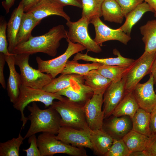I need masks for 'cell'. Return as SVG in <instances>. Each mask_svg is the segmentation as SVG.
Here are the masks:
<instances>
[{
    "label": "cell",
    "mask_w": 156,
    "mask_h": 156,
    "mask_svg": "<svg viewBox=\"0 0 156 156\" xmlns=\"http://www.w3.org/2000/svg\"><path fill=\"white\" fill-rule=\"evenodd\" d=\"M25 139L20 132L16 138L0 143V156H18L21 145Z\"/></svg>",
    "instance_id": "33"
},
{
    "label": "cell",
    "mask_w": 156,
    "mask_h": 156,
    "mask_svg": "<svg viewBox=\"0 0 156 156\" xmlns=\"http://www.w3.org/2000/svg\"><path fill=\"white\" fill-rule=\"evenodd\" d=\"M126 92L125 76L118 81L112 82L103 96V110L104 113V119L112 116Z\"/></svg>",
    "instance_id": "13"
},
{
    "label": "cell",
    "mask_w": 156,
    "mask_h": 156,
    "mask_svg": "<svg viewBox=\"0 0 156 156\" xmlns=\"http://www.w3.org/2000/svg\"><path fill=\"white\" fill-rule=\"evenodd\" d=\"M130 67H127L102 64L96 70L101 75L110 80L112 82H113L122 79Z\"/></svg>",
    "instance_id": "32"
},
{
    "label": "cell",
    "mask_w": 156,
    "mask_h": 156,
    "mask_svg": "<svg viewBox=\"0 0 156 156\" xmlns=\"http://www.w3.org/2000/svg\"></svg>",
    "instance_id": "48"
},
{
    "label": "cell",
    "mask_w": 156,
    "mask_h": 156,
    "mask_svg": "<svg viewBox=\"0 0 156 156\" xmlns=\"http://www.w3.org/2000/svg\"><path fill=\"white\" fill-rule=\"evenodd\" d=\"M5 58L9 70L7 90L10 101L13 104L19 95L20 87L21 85V77L15 68L14 54L5 55Z\"/></svg>",
    "instance_id": "17"
},
{
    "label": "cell",
    "mask_w": 156,
    "mask_h": 156,
    "mask_svg": "<svg viewBox=\"0 0 156 156\" xmlns=\"http://www.w3.org/2000/svg\"><path fill=\"white\" fill-rule=\"evenodd\" d=\"M150 129L151 135L156 134V107L151 113Z\"/></svg>",
    "instance_id": "43"
},
{
    "label": "cell",
    "mask_w": 156,
    "mask_h": 156,
    "mask_svg": "<svg viewBox=\"0 0 156 156\" xmlns=\"http://www.w3.org/2000/svg\"><path fill=\"white\" fill-rule=\"evenodd\" d=\"M63 7L72 5L82 8L81 0H53Z\"/></svg>",
    "instance_id": "41"
},
{
    "label": "cell",
    "mask_w": 156,
    "mask_h": 156,
    "mask_svg": "<svg viewBox=\"0 0 156 156\" xmlns=\"http://www.w3.org/2000/svg\"><path fill=\"white\" fill-rule=\"evenodd\" d=\"M156 57V52L143 54L129 67L124 75L126 92L132 90L146 75L150 73L152 64Z\"/></svg>",
    "instance_id": "9"
},
{
    "label": "cell",
    "mask_w": 156,
    "mask_h": 156,
    "mask_svg": "<svg viewBox=\"0 0 156 156\" xmlns=\"http://www.w3.org/2000/svg\"><path fill=\"white\" fill-rule=\"evenodd\" d=\"M56 135V138L63 142L79 148H87L92 150L90 138V129H78L62 126Z\"/></svg>",
    "instance_id": "12"
},
{
    "label": "cell",
    "mask_w": 156,
    "mask_h": 156,
    "mask_svg": "<svg viewBox=\"0 0 156 156\" xmlns=\"http://www.w3.org/2000/svg\"><path fill=\"white\" fill-rule=\"evenodd\" d=\"M77 83H84L83 76L74 74H61L53 79L42 89L49 92L56 93Z\"/></svg>",
    "instance_id": "21"
},
{
    "label": "cell",
    "mask_w": 156,
    "mask_h": 156,
    "mask_svg": "<svg viewBox=\"0 0 156 156\" xmlns=\"http://www.w3.org/2000/svg\"><path fill=\"white\" fill-rule=\"evenodd\" d=\"M28 143L30 144L29 147L26 149H23L27 156H41V153L38 146L37 138L35 134L33 135L29 138Z\"/></svg>",
    "instance_id": "38"
},
{
    "label": "cell",
    "mask_w": 156,
    "mask_h": 156,
    "mask_svg": "<svg viewBox=\"0 0 156 156\" xmlns=\"http://www.w3.org/2000/svg\"><path fill=\"white\" fill-rule=\"evenodd\" d=\"M150 73L153 76L155 83H156V57L151 67Z\"/></svg>",
    "instance_id": "45"
},
{
    "label": "cell",
    "mask_w": 156,
    "mask_h": 156,
    "mask_svg": "<svg viewBox=\"0 0 156 156\" xmlns=\"http://www.w3.org/2000/svg\"><path fill=\"white\" fill-rule=\"evenodd\" d=\"M51 106L60 114L61 127L78 129L89 127L86 122L83 105L64 97L62 100L53 101Z\"/></svg>",
    "instance_id": "4"
},
{
    "label": "cell",
    "mask_w": 156,
    "mask_h": 156,
    "mask_svg": "<svg viewBox=\"0 0 156 156\" xmlns=\"http://www.w3.org/2000/svg\"><path fill=\"white\" fill-rule=\"evenodd\" d=\"M95 28V36L94 39L99 45L107 41L116 40L124 44H127L131 40L130 36L125 33L120 27L114 29L105 25L101 20L100 17L95 16L90 21Z\"/></svg>",
    "instance_id": "11"
},
{
    "label": "cell",
    "mask_w": 156,
    "mask_h": 156,
    "mask_svg": "<svg viewBox=\"0 0 156 156\" xmlns=\"http://www.w3.org/2000/svg\"><path fill=\"white\" fill-rule=\"evenodd\" d=\"M84 83L91 88L94 92L102 93L112 83L109 79L100 74L96 70H93L83 76Z\"/></svg>",
    "instance_id": "28"
},
{
    "label": "cell",
    "mask_w": 156,
    "mask_h": 156,
    "mask_svg": "<svg viewBox=\"0 0 156 156\" xmlns=\"http://www.w3.org/2000/svg\"><path fill=\"white\" fill-rule=\"evenodd\" d=\"M151 113L139 108L131 118L132 130L150 137Z\"/></svg>",
    "instance_id": "30"
},
{
    "label": "cell",
    "mask_w": 156,
    "mask_h": 156,
    "mask_svg": "<svg viewBox=\"0 0 156 156\" xmlns=\"http://www.w3.org/2000/svg\"><path fill=\"white\" fill-rule=\"evenodd\" d=\"M67 32L63 25H58L50 29L43 35L32 36L27 41L17 45L11 53H27L30 55L42 53L54 57L57 53L61 40L67 38Z\"/></svg>",
    "instance_id": "1"
},
{
    "label": "cell",
    "mask_w": 156,
    "mask_h": 156,
    "mask_svg": "<svg viewBox=\"0 0 156 156\" xmlns=\"http://www.w3.org/2000/svg\"><path fill=\"white\" fill-rule=\"evenodd\" d=\"M5 55L0 53V83L4 89L6 88V84L4 75V68L5 62Z\"/></svg>",
    "instance_id": "40"
},
{
    "label": "cell",
    "mask_w": 156,
    "mask_h": 156,
    "mask_svg": "<svg viewBox=\"0 0 156 156\" xmlns=\"http://www.w3.org/2000/svg\"><path fill=\"white\" fill-rule=\"evenodd\" d=\"M153 11L154 16L156 17V0H144Z\"/></svg>",
    "instance_id": "46"
},
{
    "label": "cell",
    "mask_w": 156,
    "mask_h": 156,
    "mask_svg": "<svg viewBox=\"0 0 156 156\" xmlns=\"http://www.w3.org/2000/svg\"><path fill=\"white\" fill-rule=\"evenodd\" d=\"M129 156H148L144 151L131 152Z\"/></svg>",
    "instance_id": "47"
},
{
    "label": "cell",
    "mask_w": 156,
    "mask_h": 156,
    "mask_svg": "<svg viewBox=\"0 0 156 156\" xmlns=\"http://www.w3.org/2000/svg\"><path fill=\"white\" fill-rule=\"evenodd\" d=\"M7 25L4 18L1 16L0 19V53L5 55L10 54L8 50V44L6 34Z\"/></svg>",
    "instance_id": "36"
},
{
    "label": "cell",
    "mask_w": 156,
    "mask_h": 156,
    "mask_svg": "<svg viewBox=\"0 0 156 156\" xmlns=\"http://www.w3.org/2000/svg\"><path fill=\"white\" fill-rule=\"evenodd\" d=\"M64 7L53 0H42L27 12L40 23L44 18L51 15L60 16L67 21L70 20V16L64 12Z\"/></svg>",
    "instance_id": "16"
},
{
    "label": "cell",
    "mask_w": 156,
    "mask_h": 156,
    "mask_svg": "<svg viewBox=\"0 0 156 156\" xmlns=\"http://www.w3.org/2000/svg\"><path fill=\"white\" fill-rule=\"evenodd\" d=\"M104 0H81L82 17L90 21L95 16H102L101 6Z\"/></svg>",
    "instance_id": "34"
},
{
    "label": "cell",
    "mask_w": 156,
    "mask_h": 156,
    "mask_svg": "<svg viewBox=\"0 0 156 156\" xmlns=\"http://www.w3.org/2000/svg\"><path fill=\"white\" fill-rule=\"evenodd\" d=\"M145 45L144 52H156V19L148 21L140 28Z\"/></svg>",
    "instance_id": "24"
},
{
    "label": "cell",
    "mask_w": 156,
    "mask_h": 156,
    "mask_svg": "<svg viewBox=\"0 0 156 156\" xmlns=\"http://www.w3.org/2000/svg\"><path fill=\"white\" fill-rule=\"evenodd\" d=\"M154 83L153 76L151 74L146 82L143 83H139L132 90L139 107L150 113L156 107Z\"/></svg>",
    "instance_id": "14"
},
{
    "label": "cell",
    "mask_w": 156,
    "mask_h": 156,
    "mask_svg": "<svg viewBox=\"0 0 156 156\" xmlns=\"http://www.w3.org/2000/svg\"><path fill=\"white\" fill-rule=\"evenodd\" d=\"M144 151L148 156H156V134L150 137L148 144Z\"/></svg>",
    "instance_id": "39"
},
{
    "label": "cell",
    "mask_w": 156,
    "mask_h": 156,
    "mask_svg": "<svg viewBox=\"0 0 156 156\" xmlns=\"http://www.w3.org/2000/svg\"><path fill=\"white\" fill-rule=\"evenodd\" d=\"M130 152L144 151L150 137L132 130L122 139Z\"/></svg>",
    "instance_id": "29"
},
{
    "label": "cell",
    "mask_w": 156,
    "mask_h": 156,
    "mask_svg": "<svg viewBox=\"0 0 156 156\" xmlns=\"http://www.w3.org/2000/svg\"><path fill=\"white\" fill-rule=\"evenodd\" d=\"M66 39L68 43V47L65 52L60 55L48 60H43L38 56L36 58L38 69L42 73L50 75L53 79L61 73L67 62L72 56L86 49L80 44L73 43L68 38Z\"/></svg>",
    "instance_id": "7"
},
{
    "label": "cell",
    "mask_w": 156,
    "mask_h": 156,
    "mask_svg": "<svg viewBox=\"0 0 156 156\" xmlns=\"http://www.w3.org/2000/svg\"><path fill=\"white\" fill-rule=\"evenodd\" d=\"M78 53L74 56L73 60L78 61L83 60L86 62H97L103 65L109 66H118L129 67L131 66L135 60L133 59L125 57L120 54L116 49L113 50V53L117 56L114 58H100L91 57L87 54Z\"/></svg>",
    "instance_id": "19"
},
{
    "label": "cell",
    "mask_w": 156,
    "mask_h": 156,
    "mask_svg": "<svg viewBox=\"0 0 156 156\" xmlns=\"http://www.w3.org/2000/svg\"><path fill=\"white\" fill-rule=\"evenodd\" d=\"M90 138L94 153L104 156L109 150L114 139L102 129L94 130L90 129Z\"/></svg>",
    "instance_id": "22"
},
{
    "label": "cell",
    "mask_w": 156,
    "mask_h": 156,
    "mask_svg": "<svg viewBox=\"0 0 156 156\" xmlns=\"http://www.w3.org/2000/svg\"><path fill=\"white\" fill-rule=\"evenodd\" d=\"M101 12L105 21L120 24L123 22L124 16L115 0H104L101 6Z\"/></svg>",
    "instance_id": "27"
},
{
    "label": "cell",
    "mask_w": 156,
    "mask_h": 156,
    "mask_svg": "<svg viewBox=\"0 0 156 156\" xmlns=\"http://www.w3.org/2000/svg\"><path fill=\"white\" fill-rule=\"evenodd\" d=\"M38 146L41 156H51L57 153L72 156H87L84 148H79L66 144L57 139L55 135L42 133L37 138Z\"/></svg>",
    "instance_id": "6"
},
{
    "label": "cell",
    "mask_w": 156,
    "mask_h": 156,
    "mask_svg": "<svg viewBox=\"0 0 156 156\" xmlns=\"http://www.w3.org/2000/svg\"><path fill=\"white\" fill-rule=\"evenodd\" d=\"M120 7L124 17L144 0H115Z\"/></svg>",
    "instance_id": "37"
},
{
    "label": "cell",
    "mask_w": 156,
    "mask_h": 156,
    "mask_svg": "<svg viewBox=\"0 0 156 156\" xmlns=\"http://www.w3.org/2000/svg\"><path fill=\"white\" fill-rule=\"evenodd\" d=\"M130 153L122 139H114L112 145L105 156H129Z\"/></svg>",
    "instance_id": "35"
},
{
    "label": "cell",
    "mask_w": 156,
    "mask_h": 156,
    "mask_svg": "<svg viewBox=\"0 0 156 156\" xmlns=\"http://www.w3.org/2000/svg\"><path fill=\"white\" fill-rule=\"evenodd\" d=\"M30 55L27 53L14 54L15 64L18 66L20 70L21 85L42 89L53 78L50 75L44 73L30 66L29 63Z\"/></svg>",
    "instance_id": "5"
},
{
    "label": "cell",
    "mask_w": 156,
    "mask_h": 156,
    "mask_svg": "<svg viewBox=\"0 0 156 156\" xmlns=\"http://www.w3.org/2000/svg\"><path fill=\"white\" fill-rule=\"evenodd\" d=\"M42 0H21L25 12H27Z\"/></svg>",
    "instance_id": "42"
},
{
    "label": "cell",
    "mask_w": 156,
    "mask_h": 156,
    "mask_svg": "<svg viewBox=\"0 0 156 156\" xmlns=\"http://www.w3.org/2000/svg\"><path fill=\"white\" fill-rule=\"evenodd\" d=\"M40 22L36 20L29 12H24L16 38V46L27 41L32 36L34 28Z\"/></svg>",
    "instance_id": "26"
},
{
    "label": "cell",
    "mask_w": 156,
    "mask_h": 156,
    "mask_svg": "<svg viewBox=\"0 0 156 156\" xmlns=\"http://www.w3.org/2000/svg\"><path fill=\"white\" fill-rule=\"evenodd\" d=\"M102 65L97 62L83 64L79 63L77 60H68L61 74H74L83 76L92 70L97 69Z\"/></svg>",
    "instance_id": "31"
},
{
    "label": "cell",
    "mask_w": 156,
    "mask_h": 156,
    "mask_svg": "<svg viewBox=\"0 0 156 156\" xmlns=\"http://www.w3.org/2000/svg\"><path fill=\"white\" fill-rule=\"evenodd\" d=\"M56 93L84 106L92 97L94 92L85 83H77Z\"/></svg>",
    "instance_id": "18"
},
{
    "label": "cell",
    "mask_w": 156,
    "mask_h": 156,
    "mask_svg": "<svg viewBox=\"0 0 156 156\" xmlns=\"http://www.w3.org/2000/svg\"><path fill=\"white\" fill-rule=\"evenodd\" d=\"M64 97L56 93L47 92L42 89L35 88L21 85L20 87L18 97L13 104L14 107L21 113V120L22 122L21 129L24 128L28 117L25 116L24 111L25 107L31 102H40L43 103L45 108L51 106L54 99L62 100Z\"/></svg>",
    "instance_id": "3"
},
{
    "label": "cell",
    "mask_w": 156,
    "mask_h": 156,
    "mask_svg": "<svg viewBox=\"0 0 156 156\" xmlns=\"http://www.w3.org/2000/svg\"><path fill=\"white\" fill-rule=\"evenodd\" d=\"M139 108L131 90L126 92L112 115L116 117L128 116L131 119Z\"/></svg>",
    "instance_id": "23"
},
{
    "label": "cell",
    "mask_w": 156,
    "mask_h": 156,
    "mask_svg": "<svg viewBox=\"0 0 156 156\" xmlns=\"http://www.w3.org/2000/svg\"><path fill=\"white\" fill-rule=\"evenodd\" d=\"M27 108L30 112L28 118L30 125L24 139L39 132L57 134L61 127V117L55 109L51 106L42 109L35 102L27 106Z\"/></svg>",
    "instance_id": "2"
},
{
    "label": "cell",
    "mask_w": 156,
    "mask_h": 156,
    "mask_svg": "<svg viewBox=\"0 0 156 156\" xmlns=\"http://www.w3.org/2000/svg\"><path fill=\"white\" fill-rule=\"evenodd\" d=\"M15 0H4L1 2L2 6L6 13H8L10 9L14 5Z\"/></svg>",
    "instance_id": "44"
},
{
    "label": "cell",
    "mask_w": 156,
    "mask_h": 156,
    "mask_svg": "<svg viewBox=\"0 0 156 156\" xmlns=\"http://www.w3.org/2000/svg\"><path fill=\"white\" fill-rule=\"evenodd\" d=\"M103 93L94 92L84 105L86 122L89 128L94 130L102 128L104 113L102 107Z\"/></svg>",
    "instance_id": "10"
},
{
    "label": "cell",
    "mask_w": 156,
    "mask_h": 156,
    "mask_svg": "<svg viewBox=\"0 0 156 156\" xmlns=\"http://www.w3.org/2000/svg\"><path fill=\"white\" fill-rule=\"evenodd\" d=\"M23 7L20 1L18 6L13 11L7 23V32L8 50L11 53L16 46V38L24 13Z\"/></svg>",
    "instance_id": "20"
},
{
    "label": "cell",
    "mask_w": 156,
    "mask_h": 156,
    "mask_svg": "<svg viewBox=\"0 0 156 156\" xmlns=\"http://www.w3.org/2000/svg\"><path fill=\"white\" fill-rule=\"evenodd\" d=\"M90 23L89 20L83 17L75 22L67 21L66 25L69 28L67 38L73 43L83 46L87 52L100 53L102 51L100 45L90 37L88 34V27Z\"/></svg>",
    "instance_id": "8"
},
{
    "label": "cell",
    "mask_w": 156,
    "mask_h": 156,
    "mask_svg": "<svg viewBox=\"0 0 156 156\" xmlns=\"http://www.w3.org/2000/svg\"><path fill=\"white\" fill-rule=\"evenodd\" d=\"M148 12H153L148 4L144 2L138 5L125 17V21L120 28L125 33L130 36L133 26Z\"/></svg>",
    "instance_id": "25"
},
{
    "label": "cell",
    "mask_w": 156,
    "mask_h": 156,
    "mask_svg": "<svg viewBox=\"0 0 156 156\" xmlns=\"http://www.w3.org/2000/svg\"><path fill=\"white\" fill-rule=\"evenodd\" d=\"M112 115L103 122L102 129L113 139H122L132 130L131 119L128 116L116 117Z\"/></svg>",
    "instance_id": "15"
}]
</instances>
